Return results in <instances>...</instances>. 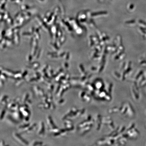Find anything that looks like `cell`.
<instances>
[{
    "instance_id": "cell-1",
    "label": "cell",
    "mask_w": 146,
    "mask_h": 146,
    "mask_svg": "<svg viewBox=\"0 0 146 146\" xmlns=\"http://www.w3.org/2000/svg\"><path fill=\"white\" fill-rule=\"evenodd\" d=\"M4 113H5V111H3V112H2V113L1 118H2L3 117V115H4Z\"/></svg>"
}]
</instances>
